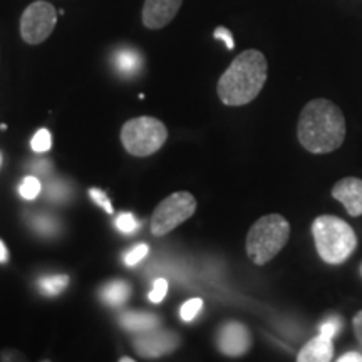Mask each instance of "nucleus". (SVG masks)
<instances>
[{
  "mask_svg": "<svg viewBox=\"0 0 362 362\" xmlns=\"http://www.w3.org/2000/svg\"><path fill=\"white\" fill-rule=\"evenodd\" d=\"M214 37L218 40H223V44L226 45V49H228V51H232V49L235 47L233 35L228 29H226V27H216L215 33H214Z\"/></svg>",
  "mask_w": 362,
  "mask_h": 362,
  "instance_id": "25",
  "label": "nucleus"
},
{
  "mask_svg": "<svg viewBox=\"0 0 362 362\" xmlns=\"http://www.w3.org/2000/svg\"><path fill=\"white\" fill-rule=\"evenodd\" d=\"M160 324V319L155 314L148 312H126L119 317V325L128 332H144V330L155 329Z\"/></svg>",
  "mask_w": 362,
  "mask_h": 362,
  "instance_id": "13",
  "label": "nucleus"
},
{
  "mask_svg": "<svg viewBox=\"0 0 362 362\" xmlns=\"http://www.w3.org/2000/svg\"><path fill=\"white\" fill-rule=\"evenodd\" d=\"M119 362H134L133 357H121Z\"/></svg>",
  "mask_w": 362,
  "mask_h": 362,
  "instance_id": "29",
  "label": "nucleus"
},
{
  "mask_svg": "<svg viewBox=\"0 0 362 362\" xmlns=\"http://www.w3.org/2000/svg\"><path fill=\"white\" fill-rule=\"evenodd\" d=\"M37 285L40 292L45 296H59L61 292L66 291L69 285V277L66 274H56V275H45V277L37 280Z\"/></svg>",
  "mask_w": 362,
  "mask_h": 362,
  "instance_id": "16",
  "label": "nucleus"
},
{
  "mask_svg": "<svg viewBox=\"0 0 362 362\" xmlns=\"http://www.w3.org/2000/svg\"><path fill=\"white\" fill-rule=\"evenodd\" d=\"M115 67L119 74L134 76L141 71L143 57L136 49L123 47L115 52Z\"/></svg>",
  "mask_w": 362,
  "mask_h": 362,
  "instance_id": "14",
  "label": "nucleus"
},
{
  "mask_svg": "<svg viewBox=\"0 0 362 362\" xmlns=\"http://www.w3.org/2000/svg\"><path fill=\"white\" fill-rule=\"evenodd\" d=\"M131 296V285L124 280H115V282H110L104 285L101 291V298L106 302L107 305L117 307L123 305L126 300H128Z\"/></svg>",
  "mask_w": 362,
  "mask_h": 362,
  "instance_id": "15",
  "label": "nucleus"
},
{
  "mask_svg": "<svg viewBox=\"0 0 362 362\" xmlns=\"http://www.w3.org/2000/svg\"><path fill=\"white\" fill-rule=\"evenodd\" d=\"M168 139V129L153 116H139L126 121L121 128V143L131 156L146 158L160 151Z\"/></svg>",
  "mask_w": 362,
  "mask_h": 362,
  "instance_id": "5",
  "label": "nucleus"
},
{
  "mask_svg": "<svg viewBox=\"0 0 362 362\" xmlns=\"http://www.w3.org/2000/svg\"><path fill=\"white\" fill-rule=\"evenodd\" d=\"M291 238V223L279 214L265 215L247 233V255L255 265H265L282 252Z\"/></svg>",
  "mask_w": 362,
  "mask_h": 362,
  "instance_id": "4",
  "label": "nucleus"
},
{
  "mask_svg": "<svg viewBox=\"0 0 362 362\" xmlns=\"http://www.w3.org/2000/svg\"><path fill=\"white\" fill-rule=\"evenodd\" d=\"M166 293H168V282H166L165 279H156L148 298L153 304H161V300L166 297Z\"/></svg>",
  "mask_w": 362,
  "mask_h": 362,
  "instance_id": "23",
  "label": "nucleus"
},
{
  "mask_svg": "<svg viewBox=\"0 0 362 362\" xmlns=\"http://www.w3.org/2000/svg\"><path fill=\"white\" fill-rule=\"evenodd\" d=\"M197 198L189 192H176L166 197L155 208L151 215V233L155 237H165L176 226L192 218L197 211Z\"/></svg>",
  "mask_w": 362,
  "mask_h": 362,
  "instance_id": "6",
  "label": "nucleus"
},
{
  "mask_svg": "<svg viewBox=\"0 0 362 362\" xmlns=\"http://www.w3.org/2000/svg\"><path fill=\"white\" fill-rule=\"evenodd\" d=\"M19 193L22 198H25V200H35L40 193V181L35 178V176H27V178L22 181Z\"/></svg>",
  "mask_w": 362,
  "mask_h": 362,
  "instance_id": "18",
  "label": "nucleus"
},
{
  "mask_svg": "<svg viewBox=\"0 0 362 362\" xmlns=\"http://www.w3.org/2000/svg\"><path fill=\"white\" fill-rule=\"evenodd\" d=\"M30 146H33V149H34L35 153L49 151V149H51V146H52V134H51V131L45 129V128L39 129L37 133L34 134Z\"/></svg>",
  "mask_w": 362,
  "mask_h": 362,
  "instance_id": "17",
  "label": "nucleus"
},
{
  "mask_svg": "<svg viewBox=\"0 0 362 362\" xmlns=\"http://www.w3.org/2000/svg\"><path fill=\"white\" fill-rule=\"evenodd\" d=\"M89 197H90V200H93L94 203H98V205L101 206V208H104V210H106L110 215L115 214V210H112V205H111L110 198H107V194L104 193L103 189L90 188L89 189Z\"/></svg>",
  "mask_w": 362,
  "mask_h": 362,
  "instance_id": "24",
  "label": "nucleus"
},
{
  "mask_svg": "<svg viewBox=\"0 0 362 362\" xmlns=\"http://www.w3.org/2000/svg\"><path fill=\"white\" fill-rule=\"evenodd\" d=\"M0 163H2V153H0Z\"/></svg>",
  "mask_w": 362,
  "mask_h": 362,
  "instance_id": "30",
  "label": "nucleus"
},
{
  "mask_svg": "<svg viewBox=\"0 0 362 362\" xmlns=\"http://www.w3.org/2000/svg\"><path fill=\"white\" fill-rule=\"evenodd\" d=\"M334 339L324 334L310 339L298 352V362H329L334 359Z\"/></svg>",
  "mask_w": 362,
  "mask_h": 362,
  "instance_id": "12",
  "label": "nucleus"
},
{
  "mask_svg": "<svg viewBox=\"0 0 362 362\" xmlns=\"http://www.w3.org/2000/svg\"><path fill=\"white\" fill-rule=\"evenodd\" d=\"M269 64L257 49H248L233 59L216 84L220 101L226 106H245L260 94L267 83Z\"/></svg>",
  "mask_w": 362,
  "mask_h": 362,
  "instance_id": "2",
  "label": "nucleus"
},
{
  "mask_svg": "<svg viewBox=\"0 0 362 362\" xmlns=\"http://www.w3.org/2000/svg\"><path fill=\"white\" fill-rule=\"evenodd\" d=\"M149 252V247L146 245V243H139V245H136L134 248H131V250L126 253L124 255V264L128 267H133L136 264H139L144 257L148 255Z\"/></svg>",
  "mask_w": 362,
  "mask_h": 362,
  "instance_id": "22",
  "label": "nucleus"
},
{
  "mask_svg": "<svg viewBox=\"0 0 362 362\" xmlns=\"http://www.w3.org/2000/svg\"><path fill=\"white\" fill-rule=\"evenodd\" d=\"M138 220L134 218L133 214H121L117 215L116 218V228L119 230L121 233H134L138 230Z\"/></svg>",
  "mask_w": 362,
  "mask_h": 362,
  "instance_id": "21",
  "label": "nucleus"
},
{
  "mask_svg": "<svg viewBox=\"0 0 362 362\" xmlns=\"http://www.w3.org/2000/svg\"><path fill=\"white\" fill-rule=\"evenodd\" d=\"M133 346L139 356L155 359V357L173 352L180 346V336L176 332H171V330L149 329L139 332V336L134 339Z\"/></svg>",
  "mask_w": 362,
  "mask_h": 362,
  "instance_id": "8",
  "label": "nucleus"
},
{
  "mask_svg": "<svg viewBox=\"0 0 362 362\" xmlns=\"http://www.w3.org/2000/svg\"><path fill=\"white\" fill-rule=\"evenodd\" d=\"M202 307H203L202 298H189L188 302H185L180 310L181 320H185V322H192L194 317L198 315V312L202 310Z\"/></svg>",
  "mask_w": 362,
  "mask_h": 362,
  "instance_id": "20",
  "label": "nucleus"
},
{
  "mask_svg": "<svg viewBox=\"0 0 362 362\" xmlns=\"http://www.w3.org/2000/svg\"><path fill=\"white\" fill-rule=\"evenodd\" d=\"M332 197L341 202L351 216L362 215V180L347 176L339 180L332 188Z\"/></svg>",
  "mask_w": 362,
  "mask_h": 362,
  "instance_id": "11",
  "label": "nucleus"
},
{
  "mask_svg": "<svg viewBox=\"0 0 362 362\" xmlns=\"http://www.w3.org/2000/svg\"><path fill=\"white\" fill-rule=\"evenodd\" d=\"M8 260V252H7V247L4 245V242L0 240V264H6Z\"/></svg>",
  "mask_w": 362,
  "mask_h": 362,
  "instance_id": "28",
  "label": "nucleus"
},
{
  "mask_svg": "<svg viewBox=\"0 0 362 362\" xmlns=\"http://www.w3.org/2000/svg\"><path fill=\"white\" fill-rule=\"evenodd\" d=\"M183 0H144L141 19L151 30L163 29L175 19Z\"/></svg>",
  "mask_w": 362,
  "mask_h": 362,
  "instance_id": "10",
  "label": "nucleus"
},
{
  "mask_svg": "<svg viewBox=\"0 0 362 362\" xmlns=\"http://www.w3.org/2000/svg\"><path fill=\"white\" fill-rule=\"evenodd\" d=\"M337 361L339 362H362V356L357 354V352H346V354L339 357Z\"/></svg>",
  "mask_w": 362,
  "mask_h": 362,
  "instance_id": "27",
  "label": "nucleus"
},
{
  "mask_svg": "<svg viewBox=\"0 0 362 362\" xmlns=\"http://www.w3.org/2000/svg\"><path fill=\"white\" fill-rule=\"evenodd\" d=\"M342 329V319L339 315H330L327 319L322 320L319 325V334H324L330 339H334L339 334V330Z\"/></svg>",
  "mask_w": 362,
  "mask_h": 362,
  "instance_id": "19",
  "label": "nucleus"
},
{
  "mask_svg": "<svg viewBox=\"0 0 362 362\" xmlns=\"http://www.w3.org/2000/svg\"><path fill=\"white\" fill-rule=\"evenodd\" d=\"M352 329H354L357 342H359V346L362 347V310L357 312L354 319H352Z\"/></svg>",
  "mask_w": 362,
  "mask_h": 362,
  "instance_id": "26",
  "label": "nucleus"
},
{
  "mask_svg": "<svg viewBox=\"0 0 362 362\" xmlns=\"http://www.w3.org/2000/svg\"><path fill=\"white\" fill-rule=\"evenodd\" d=\"M216 346H218L220 352H223L225 356H243L252 347V334L247 325L237 322V320H228L218 330Z\"/></svg>",
  "mask_w": 362,
  "mask_h": 362,
  "instance_id": "9",
  "label": "nucleus"
},
{
  "mask_svg": "<svg viewBox=\"0 0 362 362\" xmlns=\"http://www.w3.org/2000/svg\"><path fill=\"white\" fill-rule=\"evenodd\" d=\"M346 117L329 99H312L304 106L297 123V138L309 153L327 155L346 139Z\"/></svg>",
  "mask_w": 362,
  "mask_h": 362,
  "instance_id": "1",
  "label": "nucleus"
},
{
  "mask_svg": "<svg viewBox=\"0 0 362 362\" xmlns=\"http://www.w3.org/2000/svg\"><path fill=\"white\" fill-rule=\"evenodd\" d=\"M57 24V11L45 0L29 4L21 17V35L29 45H39L49 39Z\"/></svg>",
  "mask_w": 362,
  "mask_h": 362,
  "instance_id": "7",
  "label": "nucleus"
},
{
  "mask_svg": "<svg viewBox=\"0 0 362 362\" xmlns=\"http://www.w3.org/2000/svg\"><path fill=\"white\" fill-rule=\"evenodd\" d=\"M315 248L325 264H344L354 253L357 237L354 228L334 215H320L312 223Z\"/></svg>",
  "mask_w": 362,
  "mask_h": 362,
  "instance_id": "3",
  "label": "nucleus"
}]
</instances>
